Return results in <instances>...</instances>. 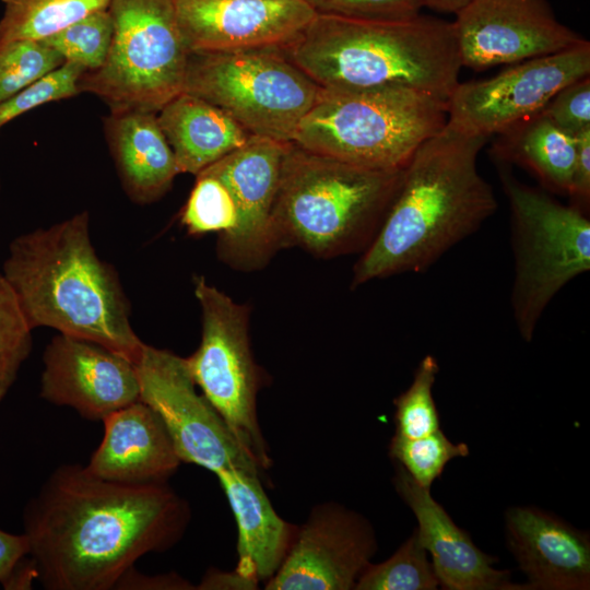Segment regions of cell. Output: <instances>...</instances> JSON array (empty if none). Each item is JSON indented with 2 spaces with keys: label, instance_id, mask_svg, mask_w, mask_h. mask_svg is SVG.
I'll list each match as a JSON object with an SVG mask.
<instances>
[{
  "label": "cell",
  "instance_id": "cell-14",
  "mask_svg": "<svg viewBox=\"0 0 590 590\" xmlns=\"http://www.w3.org/2000/svg\"><path fill=\"white\" fill-rule=\"evenodd\" d=\"M376 552V533L364 516L337 503L315 506L266 589H354Z\"/></svg>",
  "mask_w": 590,
  "mask_h": 590
},
{
  "label": "cell",
  "instance_id": "cell-29",
  "mask_svg": "<svg viewBox=\"0 0 590 590\" xmlns=\"http://www.w3.org/2000/svg\"><path fill=\"white\" fill-rule=\"evenodd\" d=\"M389 449L391 458L425 488H430L451 459L469 455L467 444H453L440 428L420 438H405L394 434Z\"/></svg>",
  "mask_w": 590,
  "mask_h": 590
},
{
  "label": "cell",
  "instance_id": "cell-2",
  "mask_svg": "<svg viewBox=\"0 0 590 590\" xmlns=\"http://www.w3.org/2000/svg\"><path fill=\"white\" fill-rule=\"evenodd\" d=\"M487 141L446 123L417 148L376 235L354 266L352 286L426 271L495 213L494 190L477 169Z\"/></svg>",
  "mask_w": 590,
  "mask_h": 590
},
{
  "label": "cell",
  "instance_id": "cell-33",
  "mask_svg": "<svg viewBox=\"0 0 590 590\" xmlns=\"http://www.w3.org/2000/svg\"><path fill=\"white\" fill-rule=\"evenodd\" d=\"M84 72L81 66L64 61L60 67L43 75L0 104V128L39 105L78 95L79 81Z\"/></svg>",
  "mask_w": 590,
  "mask_h": 590
},
{
  "label": "cell",
  "instance_id": "cell-22",
  "mask_svg": "<svg viewBox=\"0 0 590 590\" xmlns=\"http://www.w3.org/2000/svg\"><path fill=\"white\" fill-rule=\"evenodd\" d=\"M104 130L129 198L142 204L161 198L179 172L157 114L135 110L110 113L104 119Z\"/></svg>",
  "mask_w": 590,
  "mask_h": 590
},
{
  "label": "cell",
  "instance_id": "cell-21",
  "mask_svg": "<svg viewBox=\"0 0 590 590\" xmlns=\"http://www.w3.org/2000/svg\"><path fill=\"white\" fill-rule=\"evenodd\" d=\"M259 474L241 468H229L215 474L237 522L239 559L236 571L256 585L275 575L297 532V528L273 509Z\"/></svg>",
  "mask_w": 590,
  "mask_h": 590
},
{
  "label": "cell",
  "instance_id": "cell-27",
  "mask_svg": "<svg viewBox=\"0 0 590 590\" xmlns=\"http://www.w3.org/2000/svg\"><path fill=\"white\" fill-rule=\"evenodd\" d=\"M113 32V19L106 9L93 12L42 40L64 61L76 63L87 72L98 70L105 63Z\"/></svg>",
  "mask_w": 590,
  "mask_h": 590
},
{
  "label": "cell",
  "instance_id": "cell-40",
  "mask_svg": "<svg viewBox=\"0 0 590 590\" xmlns=\"http://www.w3.org/2000/svg\"><path fill=\"white\" fill-rule=\"evenodd\" d=\"M470 0H423V3L424 7L430 9L456 14Z\"/></svg>",
  "mask_w": 590,
  "mask_h": 590
},
{
  "label": "cell",
  "instance_id": "cell-9",
  "mask_svg": "<svg viewBox=\"0 0 590 590\" xmlns=\"http://www.w3.org/2000/svg\"><path fill=\"white\" fill-rule=\"evenodd\" d=\"M320 86L282 50L189 52L185 93L225 113L250 134L292 142Z\"/></svg>",
  "mask_w": 590,
  "mask_h": 590
},
{
  "label": "cell",
  "instance_id": "cell-6",
  "mask_svg": "<svg viewBox=\"0 0 590 590\" xmlns=\"http://www.w3.org/2000/svg\"><path fill=\"white\" fill-rule=\"evenodd\" d=\"M447 123V102L405 87H321L293 141L375 169L403 168Z\"/></svg>",
  "mask_w": 590,
  "mask_h": 590
},
{
  "label": "cell",
  "instance_id": "cell-17",
  "mask_svg": "<svg viewBox=\"0 0 590 590\" xmlns=\"http://www.w3.org/2000/svg\"><path fill=\"white\" fill-rule=\"evenodd\" d=\"M40 397L90 421L140 400L135 364L96 342L58 333L44 353Z\"/></svg>",
  "mask_w": 590,
  "mask_h": 590
},
{
  "label": "cell",
  "instance_id": "cell-26",
  "mask_svg": "<svg viewBox=\"0 0 590 590\" xmlns=\"http://www.w3.org/2000/svg\"><path fill=\"white\" fill-rule=\"evenodd\" d=\"M439 586L417 530L394 554L379 564L369 563L357 579L355 590H434Z\"/></svg>",
  "mask_w": 590,
  "mask_h": 590
},
{
  "label": "cell",
  "instance_id": "cell-35",
  "mask_svg": "<svg viewBox=\"0 0 590 590\" xmlns=\"http://www.w3.org/2000/svg\"><path fill=\"white\" fill-rule=\"evenodd\" d=\"M560 130L577 137L590 128V78L586 76L562 88L542 109Z\"/></svg>",
  "mask_w": 590,
  "mask_h": 590
},
{
  "label": "cell",
  "instance_id": "cell-7",
  "mask_svg": "<svg viewBox=\"0 0 590 590\" xmlns=\"http://www.w3.org/2000/svg\"><path fill=\"white\" fill-rule=\"evenodd\" d=\"M497 164L510 208L511 310L519 334L530 342L556 294L590 270V221L587 212L524 185L507 164Z\"/></svg>",
  "mask_w": 590,
  "mask_h": 590
},
{
  "label": "cell",
  "instance_id": "cell-4",
  "mask_svg": "<svg viewBox=\"0 0 590 590\" xmlns=\"http://www.w3.org/2000/svg\"><path fill=\"white\" fill-rule=\"evenodd\" d=\"M285 56L321 87H405L448 99L461 67L451 22L317 14Z\"/></svg>",
  "mask_w": 590,
  "mask_h": 590
},
{
  "label": "cell",
  "instance_id": "cell-38",
  "mask_svg": "<svg viewBox=\"0 0 590 590\" xmlns=\"http://www.w3.org/2000/svg\"><path fill=\"white\" fill-rule=\"evenodd\" d=\"M191 585L179 576H145L131 568L116 586V589L156 590V589H192Z\"/></svg>",
  "mask_w": 590,
  "mask_h": 590
},
{
  "label": "cell",
  "instance_id": "cell-8",
  "mask_svg": "<svg viewBox=\"0 0 590 590\" xmlns=\"http://www.w3.org/2000/svg\"><path fill=\"white\" fill-rule=\"evenodd\" d=\"M114 32L105 63L84 72L79 90L110 109L158 113L182 93L188 50L174 0H110Z\"/></svg>",
  "mask_w": 590,
  "mask_h": 590
},
{
  "label": "cell",
  "instance_id": "cell-36",
  "mask_svg": "<svg viewBox=\"0 0 590 590\" xmlns=\"http://www.w3.org/2000/svg\"><path fill=\"white\" fill-rule=\"evenodd\" d=\"M30 554L26 535L12 534L0 529V583L4 586H28L35 578L33 566L21 570L23 559Z\"/></svg>",
  "mask_w": 590,
  "mask_h": 590
},
{
  "label": "cell",
  "instance_id": "cell-30",
  "mask_svg": "<svg viewBox=\"0 0 590 590\" xmlns=\"http://www.w3.org/2000/svg\"><path fill=\"white\" fill-rule=\"evenodd\" d=\"M438 370L436 358L429 354L424 356L410 387L394 399L396 435L420 438L440 428L433 398V386Z\"/></svg>",
  "mask_w": 590,
  "mask_h": 590
},
{
  "label": "cell",
  "instance_id": "cell-12",
  "mask_svg": "<svg viewBox=\"0 0 590 590\" xmlns=\"http://www.w3.org/2000/svg\"><path fill=\"white\" fill-rule=\"evenodd\" d=\"M486 80L459 82L447 125L489 139L541 111L565 86L590 74V43L527 59Z\"/></svg>",
  "mask_w": 590,
  "mask_h": 590
},
{
  "label": "cell",
  "instance_id": "cell-5",
  "mask_svg": "<svg viewBox=\"0 0 590 590\" xmlns=\"http://www.w3.org/2000/svg\"><path fill=\"white\" fill-rule=\"evenodd\" d=\"M402 170L354 165L290 142L271 211L276 250L298 246L319 257L364 250L399 188Z\"/></svg>",
  "mask_w": 590,
  "mask_h": 590
},
{
  "label": "cell",
  "instance_id": "cell-13",
  "mask_svg": "<svg viewBox=\"0 0 590 590\" xmlns=\"http://www.w3.org/2000/svg\"><path fill=\"white\" fill-rule=\"evenodd\" d=\"M451 23L461 67L476 71L587 40L557 20L547 0H470Z\"/></svg>",
  "mask_w": 590,
  "mask_h": 590
},
{
  "label": "cell",
  "instance_id": "cell-23",
  "mask_svg": "<svg viewBox=\"0 0 590 590\" xmlns=\"http://www.w3.org/2000/svg\"><path fill=\"white\" fill-rule=\"evenodd\" d=\"M157 120L179 174L197 176L252 135L217 106L185 92L161 108Z\"/></svg>",
  "mask_w": 590,
  "mask_h": 590
},
{
  "label": "cell",
  "instance_id": "cell-19",
  "mask_svg": "<svg viewBox=\"0 0 590 590\" xmlns=\"http://www.w3.org/2000/svg\"><path fill=\"white\" fill-rule=\"evenodd\" d=\"M393 484L417 520L418 536L432 556L442 589L521 590V585L509 581V570L493 567L497 557L481 551L432 497L430 488L417 484L401 464L397 467Z\"/></svg>",
  "mask_w": 590,
  "mask_h": 590
},
{
  "label": "cell",
  "instance_id": "cell-18",
  "mask_svg": "<svg viewBox=\"0 0 590 590\" xmlns=\"http://www.w3.org/2000/svg\"><path fill=\"white\" fill-rule=\"evenodd\" d=\"M507 545L528 581L522 590H588L590 539L536 507L506 511Z\"/></svg>",
  "mask_w": 590,
  "mask_h": 590
},
{
  "label": "cell",
  "instance_id": "cell-15",
  "mask_svg": "<svg viewBox=\"0 0 590 590\" xmlns=\"http://www.w3.org/2000/svg\"><path fill=\"white\" fill-rule=\"evenodd\" d=\"M188 52L286 50L316 17L306 0H174Z\"/></svg>",
  "mask_w": 590,
  "mask_h": 590
},
{
  "label": "cell",
  "instance_id": "cell-34",
  "mask_svg": "<svg viewBox=\"0 0 590 590\" xmlns=\"http://www.w3.org/2000/svg\"><path fill=\"white\" fill-rule=\"evenodd\" d=\"M317 14L359 20L402 21L421 15L423 0H306Z\"/></svg>",
  "mask_w": 590,
  "mask_h": 590
},
{
  "label": "cell",
  "instance_id": "cell-37",
  "mask_svg": "<svg viewBox=\"0 0 590 590\" xmlns=\"http://www.w3.org/2000/svg\"><path fill=\"white\" fill-rule=\"evenodd\" d=\"M568 198L588 213L590 201V128L576 137V157Z\"/></svg>",
  "mask_w": 590,
  "mask_h": 590
},
{
  "label": "cell",
  "instance_id": "cell-11",
  "mask_svg": "<svg viewBox=\"0 0 590 590\" xmlns=\"http://www.w3.org/2000/svg\"><path fill=\"white\" fill-rule=\"evenodd\" d=\"M135 368L140 400L160 416L181 462L214 474L229 468L260 473L220 414L197 392L185 357L144 344Z\"/></svg>",
  "mask_w": 590,
  "mask_h": 590
},
{
  "label": "cell",
  "instance_id": "cell-10",
  "mask_svg": "<svg viewBox=\"0 0 590 590\" xmlns=\"http://www.w3.org/2000/svg\"><path fill=\"white\" fill-rule=\"evenodd\" d=\"M202 312V337L186 363L202 394L223 418L245 453L261 469L271 460L257 417V366L248 339V308L196 279Z\"/></svg>",
  "mask_w": 590,
  "mask_h": 590
},
{
  "label": "cell",
  "instance_id": "cell-32",
  "mask_svg": "<svg viewBox=\"0 0 590 590\" xmlns=\"http://www.w3.org/2000/svg\"><path fill=\"white\" fill-rule=\"evenodd\" d=\"M32 330L13 288L0 272V402L31 353Z\"/></svg>",
  "mask_w": 590,
  "mask_h": 590
},
{
  "label": "cell",
  "instance_id": "cell-25",
  "mask_svg": "<svg viewBox=\"0 0 590 590\" xmlns=\"http://www.w3.org/2000/svg\"><path fill=\"white\" fill-rule=\"evenodd\" d=\"M0 45L42 40L84 16L108 9L110 0H2Z\"/></svg>",
  "mask_w": 590,
  "mask_h": 590
},
{
  "label": "cell",
  "instance_id": "cell-20",
  "mask_svg": "<svg viewBox=\"0 0 590 590\" xmlns=\"http://www.w3.org/2000/svg\"><path fill=\"white\" fill-rule=\"evenodd\" d=\"M104 437L85 465L93 475L123 484L167 482L181 463L160 416L138 400L108 415Z\"/></svg>",
  "mask_w": 590,
  "mask_h": 590
},
{
  "label": "cell",
  "instance_id": "cell-3",
  "mask_svg": "<svg viewBox=\"0 0 590 590\" xmlns=\"http://www.w3.org/2000/svg\"><path fill=\"white\" fill-rule=\"evenodd\" d=\"M2 274L32 329L49 327L139 359L145 343L116 271L94 249L86 212L14 238Z\"/></svg>",
  "mask_w": 590,
  "mask_h": 590
},
{
  "label": "cell",
  "instance_id": "cell-39",
  "mask_svg": "<svg viewBox=\"0 0 590 590\" xmlns=\"http://www.w3.org/2000/svg\"><path fill=\"white\" fill-rule=\"evenodd\" d=\"M256 583L240 576L236 570L233 574L210 570L203 577L198 589H255Z\"/></svg>",
  "mask_w": 590,
  "mask_h": 590
},
{
  "label": "cell",
  "instance_id": "cell-28",
  "mask_svg": "<svg viewBox=\"0 0 590 590\" xmlns=\"http://www.w3.org/2000/svg\"><path fill=\"white\" fill-rule=\"evenodd\" d=\"M196 177V184L180 216L188 234H226L233 231L237 212L226 185L205 172H200Z\"/></svg>",
  "mask_w": 590,
  "mask_h": 590
},
{
  "label": "cell",
  "instance_id": "cell-31",
  "mask_svg": "<svg viewBox=\"0 0 590 590\" xmlns=\"http://www.w3.org/2000/svg\"><path fill=\"white\" fill-rule=\"evenodd\" d=\"M64 59L43 40L19 39L0 45V104L60 67Z\"/></svg>",
  "mask_w": 590,
  "mask_h": 590
},
{
  "label": "cell",
  "instance_id": "cell-16",
  "mask_svg": "<svg viewBox=\"0 0 590 590\" xmlns=\"http://www.w3.org/2000/svg\"><path fill=\"white\" fill-rule=\"evenodd\" d=\"M288 143L250 135L243 146L202 170L222 180L234 198L237 222L233 231L220 234L217 252L235 269H258L276 250L271 211Z\"/></svg>",
  "mask_w": 590,
  "mask_h": 590
},
{
  "label": "cell",
  "instance_id": "cell-1",
  "mask_svg": "<svg viewBox=\"0 0 590 590\" xmlns=\"http://www.w3.org/2000/svg\"><path fill=\"white\" fill-rule=\"evenodd\" d=\"M190 507L167 482L123 484L85 465L50 473L24 510L35 578L48 590H111L135 562L184 535Z\"/></svg>",
  "mask_w": 590,
  "mask_h": 590
},
{
  "label": "cell",
  "instance_id": "cell-24",
  "mask_svg": "<svg viewBox=\"0 0 590 590\" xmlns=\"http://www.w3.org/2000/svg\"><path fill=\"white\" fill-rule=\"evenodd\" d=\"M496 162L529 170L547 191L567 196L576 157V137L556 127L542 110L498 134Z\"/></svg>",
  "mask_w": 590,
  "mask_h": 590
}]
</instances>
